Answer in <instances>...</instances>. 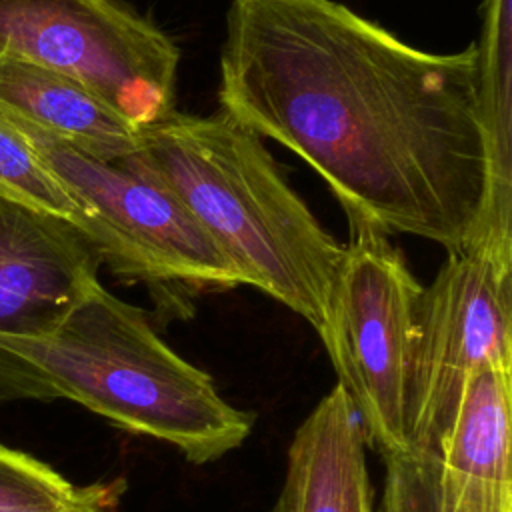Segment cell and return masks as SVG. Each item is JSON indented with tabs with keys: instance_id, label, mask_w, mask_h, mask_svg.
Masks as SVG:
<instances>
[{
	"instance_id": "6da1fadb",
	"label": "cell",
	"mask_w": 512,
	"mask_h": 512,
	"mask_svg": "<svg viewBox=\"0 0 512 512\" xmlns=\"http://www.w3.org/2000/svg\"><path fill=\"white\" fill-rule=\"evenodd\" d=\"M218 72L220 110L304 160L348 226L470 246L486 192L472 44L428 52L336 0H230Z\"/></svg>"
},
{
	"instance_id": "52a82bcc",
	"label": "cell",
	"mask_w": 512,
	"mask_h": 512,
	"mask_svg": "<svg viewBox=\"0 0 512 512\" xmlns=\"http://www.w3.org/2000/svg\"><path fill=\"white\" fill-rule=\"evenodd\" d=\"M512 368V264L464 250L422 286L406 380V440L432 456L468 378Z\"/></svg>"
},
{
	"instance_id": "3957f363",
	"label": "cell",
	"mask_w": 512,
	"mask_h": 512,
	"mask_svg": "<svg viewBox=\"0 0 512 512\" xmlns=\"http://www.w3.org/2000/svg\"><path fill=\"white\" fill-rule=\"evenodd\" d=\"M138 162L190 210L242 278L320 336L344 256L262 138L226 112L172 110L142 128Z\"/></svg>"
},
{
	"instance_id": "5b68a950",
	"label": "cell",
	"mask_w": 512,
	"mask_h": 512,
	"mask_svg": "<svg viewBox=\"0 0 512 512\" xmlns=\"http://www.w3.org/2000/svg\"><path fill=\"white\" fill-rule=\"evenodd\" d=\"M348 228L320 340L366 442L384 458L410 450L406 380L422 284L390 236L362 224Z\"/></svg>"
},
{
	"instance_id": "9a60e30c",
	"label": "cell",
	"mask_w": 512,
	"mask_h": 512,
	"mask_svg": "<svg viewBox=\"0 0 512 512\" xmlns=\"http://www.w3.org/2000/svg\"><path fill=\"white\" fill-rule=\"evenodd\" d=\"M384 466L378 512H442L432 456L408 450L384 456Z\"/></svg>"
},
{
	"instance_id": "8fae6325",
	"label": "cell",
	"mask_w": 512,
	"mask_h": 512,
	"mask_svg": "<svg viewBox=\"0 0 512 512\" xmlns=\"http://www.w3.org/2000/svg\"><path fill=\"white\" fill-rule=\"evenodd\" d=\"M474 46V104L486 154V192L466 250L512 264V0H482Z\"/></svg>"
},
{
	"instance_id": "30bf717a",
	"label": "cell",
	"mask_w": 512,
	"mask_h": 512,
	"mask_svg": "<svg viewBox=\"0 0 512 512\" xmlns=\"http://www.w3.org/2000/svg\"><path fill=\"white\" fill-rule=\"evenodd\" d=\"M366 434L340 384L296 428L270 512H374Z\"/></svg>"
},
{
	"instance_id": "5bb4252c",
	"label": "cell",
	"mask_w": 512,
	"mask_h": 512,
	"mask_svg": "<svg viewBox=\"0 0 512 512\" xmlns=\"http://www.w3.org/2000/svg\"><path fill=\"white\" fill-rule=\"evenodd\" d=\"M84 490L32 454L0 444V512H68Z\"/></svg>"
},
{
	"instance_id": "7a4b0ae2",
	"label": "cell",
	"mask_w": 512,
	"mask_h": 512,
	"mask_svg": "<svg viewBox=\"0 0 512 512\" xmlns=\"http://www.w3.org/2000/svg\"><path fill=\"white\" fill-rule=\"evenodd\" d=\"M0 400H70L110 424L166 442L192 464L240 448L254 412L184 360L146 312L96 282L40 336L0 334Z\"/></svg>"
},
{
	"instance_id": "4fadbf2b",
	"label": "cell",
	"mask_w": 512,
	"mask_h": 512,
	"mask_svg": "<svg viewBox=\"0 0 512 512\" xmlns=\"http://www.w3.org/2000/svg\"><path fill=\"white\" fill-rule=\"evenodd\" d=\"M0 196L68 220L84 234V214L32 146L0 116Z\"/></svg>"
},
{
	"instance_id": "9c48e42d",
	"label": "cell",
	"mask_w": 512,
	"mask_h": 512,
	"mask_svg": "<svg viewBox=\"0 0 512 512\" xmlns=\"http://www.w3.org/2000/svg\"><path fill=\"white\" fill-rule=\"evenodd\" d=\"M512 368L474 372L432 454L442 512H512Z\"/></svg>"
},
{
	"instance_id": "2e32d148",
	"label": "cell",
	"mask_w": 512,
	"mask_h": 512,
	"mask_svg": "<svg viewBox=\"0 0 512 512\" xmlns=\"http://www.w3.org/2000/svg\"><path fill=\"white\" fill-rule=\"evenodd\" d=\"M122 490L124 482L88 484L82 498L68 512H118V496Z\"/></svg>"
},
{
	"instance_id": "8992f818",
	"label": "cell",
	"mask_w": 512,
	"mask_h": 512,
	"mask_svg": "<svg viewBox=\"0 0 512 512\" xmlns=\"http://www.w3.org/2000/svg\"><path fill=\"white\" fill-rule=\"evenodd\" d=\"M0 54L84 84L140 130L174 110L180 48L124 0H0Z\"/></svg>"
},
{
	"instance_id": "7c38bea8",
	"label": "cell",
	"mask_w": 512,
	"mask_h": 512,
	"mask_svg": "<svg viewBox=\"0 0 512 512\" xmlns=\"http://www.w3.org/2000/svg\"><path fill=\"white\" fill-rule=\"evenodd\" d=\"M0 108L100 160H120L140 148L142 130L90 88L4 54H0Z\"/></svg>"
},
{
	"instance_id": "ba28073f",
	"label": "cell",
	"mask_w": 512,
	"mask_h": 512,
	"mask_svg": "<svg viewBox=\"0 0 512 512\" xmlns=\"http://www.w3.org/2000/svg\"><path fill=\"white\" fill-rule=\"evenodd\" d=\"M100 258L68 220L0 196V334L52 330L96 284Z\"/></svg>"
},
{
	"instance_id": "277c9868",
	"label": "cell",
	"mask_w": 512,
	"mask_h": 512,
	"mask_svg": "<svg viewBox=\"0 0 512 512\" xmlns=\"http://www.w3.org/2000/svg\"><path fill=\"white\" fill-rule=\"evenodd\" d=\"M84 214V236L100 266L124 284H142L158 304L242 286L180 198L138 158H94L70 142L0 108Z\"/></svg>"
}]
</instances>
